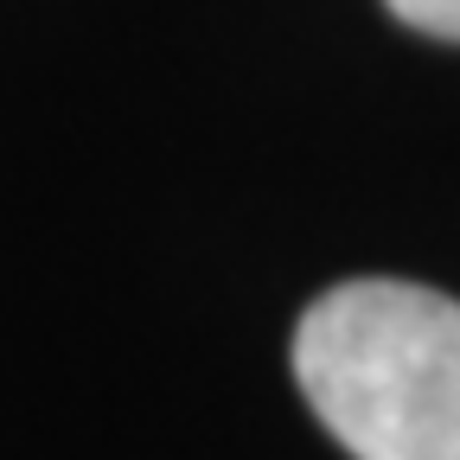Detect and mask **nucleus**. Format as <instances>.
<instances>
[{
  "label": "nucleus",
  "mask_w": 460,
  "mask_h": 460,
  "mask_svg": "<svg viewBox=\"0 0 460 460\" xmlns=\"http://www.w3.org/2000/svg\"><path fill=\"white\" fill-rule=\"evenodd\" d=\"M295 377L352 460H460V301L339 281L295 326Z\"/></svg>",
  "instance_id": "f257e3e1"
},
{
  "label": "nucleus",
  "mask_w": 460,
  "mask_h": 460,
  "mask_svg": "<svg viewBox=\"0 0 460 460\" xmlns=\"http://www.w3.org/2000/svg\"><path fill=\"white\" fill-rule=\"evenodd\" d=\"M384 7L410 26V32H429L441 45H460V0H384Z\"/></svg>",
  "instance_id": "f03ea898"
}]
</instances>
